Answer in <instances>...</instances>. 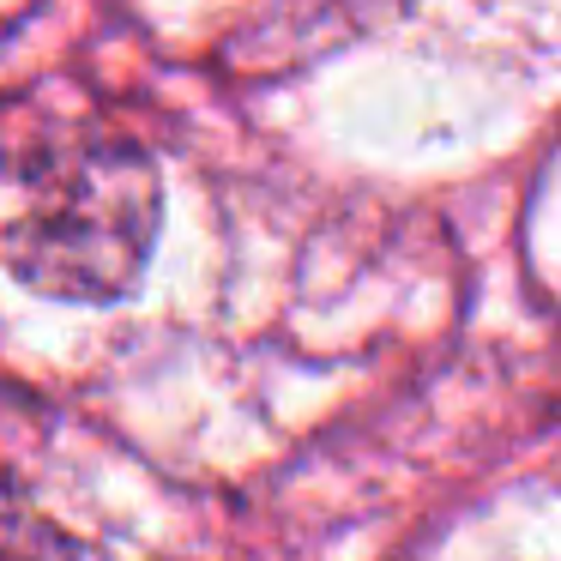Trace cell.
Segmentation results:
<instances>
[{
    "mask_svg": "<svg viewBox=\"0 0 561 561\" xmlns=\"http://www.w3.org/2000/svg\"><path fill=\"white\" fill-rule=\"evenodd\" d=\"M158 230V175L122 139L61 134L13 163L7 254L55 296H122Z\"/></svg>",
    "mask_w": 561,
    "mask_h": 561,
    "instance_id": "1",
    "label": "cell"
}]
</instances>
